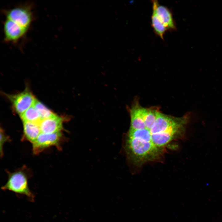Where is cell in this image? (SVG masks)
<instances>
[{"mask_svg":"<svg viewBox=\"0 0 222 222\" xmlns=\"http://www.w3.org/2000/svg\"><path fill=\"white\" fill-rule=\"evenodd\" d=\"M125 148L129 158L138 165L158 159L160 154V148L155 146L152 142L127 137Z\"/></svg>","mask_w":222,"mask_h":222,"instance_id":"6da1fadb","label":"cell"},{"mask_svg":"<svg viewBox=\"0 0 222 222\" xmlns=\"http://www.w3.org/2000/svg\"><path fill=\"white\" fill-rule=\"evenodd\" d=\"M7 172V181L2 187V189L25 195L32 201L34 200V196L28 184V179L31 175L30 170L24 166L12 172Z\"/></svg>","mask_w":222,"mask_h":222,"instance_id":"7a4b0ae2","label":"cell"},{"mask_svg":"<svg viewBox=\"0 0 222 222\" xmlns=\"http://www.w3.org/2000/svg\"><path fill=\"white\" fill-rule=\"evenodd\" d=\"M64 136L61 132L53 133H41L32 143L34 154H37L45 149L52 146L60 149Z\"/></svg>","mask_w":222,"mask_h":222,"instance_id":"3957f363","label":"cell"},{"mask_svg":"<svg viewBox=\"0 0 222 222\" xmlns=\"http://www.w3.org/2000/svg\"><path fill=\"white\" fill-rule=\"evenodd\" d=\"M187 124H182L164 132L152 134L153 143L157 147L161 148L175 139L183 138Z\"/></svg>","mask_w":222,"mask_h":222,"instance_id":"277c9868","label":"cell"},{"mask_svg":"<svg viewBox=\"0 0 222 222\" xmlns=\"http://www.w3.org/2000/svg\"><path fill=\"white\" fill-rule=\"evenodd\" d=\"M6 19L11 20L18 24L28 28L33 19L31 7L21 6L14 7L5 13Z\"/></svg>","mask_w":222,"mask_h":222,"instance_id":"5b68a950","label":"cell"},{"mask_svg":"<svg viewBox=\"0 0 222 222\" xmlns=\"http://www.w3.org/2000/svg\"><path fill=\"white\" fill-rule=\"evenodd\" d=\"M187 116L180 118H174L158 111L156 119L150 130L152 134L164 132L175 127L186 121Z\"/></svg>","mask_w":222,"mask_h":222,"instance_id":"8992f818","label":"cell"},{"mask_svg":"<svg viewBox=\"0 0 222 222\" xmlns=\"http://www.w3.org/2000/svg\"><path fill=\"white\" fill-rule=\"evenodd\" d=\"M8 97L15 111L20 115L33 105L36 100L31 92L27 90L8 96Z\"/></svg>","mask_w":222,"mask_h":222,"instance_id":"52a82bcc","label":"cell"},{"mask_svg":"<svg viewBox=\"0 0 222 222\" xmlns=\"http://www.w3.org/2000/svg\"><path fill=\"white\" fill-rule=\"evenodd\" d=\"M152 2V11L155 13L167 31L176 30V25L170 10L166 6L160 4L157 0Z\"/></svg>","mask_w":222,"mask_h":222,"instance_id":"ba28073f","label":"cell"},{"mask_svg":"<svg viewBox=\"0 0 222 222\" xmlns=\"http://www.w3.org/2000/svg\"><path fill=\"white\" fill-rule=\"evenodd\" d=\"M28 29L6 19L3 25L4 39L8 42H16L24 36Z\"/></svg>","mask_w":222,"mask_h":222,"instance_id":"9c48e42d","label":"cell"},{"mask_svg":"<svg viewBox=\"0 0 222 222\" xmlns=\"http://www.w3.org/2000/svg\"><path fill=\"white\" fill-rule=\"evenodd\" d=\"M64 121L63 118L56 115L40 121L39 124L41 132L53 133L61 132Z\"/></svg>","mask_w":222,"mask_h":222,"instance_id":"30bf717a","label":"cell"},{"mask_svg":"<svg viewBox=\"0 0 222 222\" xmlns=\"http://www.w3.org/2000/svg\"><path fill=\"white\" fill-rule=\"evenodd\" d=\"M39 123L23 122V134L22 139L32 143L41 133Z\"/></svg>","mask_w":222,"mask_h":222,"instance_id":"8fae6325","label":"cell"},{"mask_svg":"<svg viewBox=\"0 0 222 222\" xmlns=\"http://www.w3.org/2000/svg\"><path fill=\"white\" fill-rule=\"evenodd\" d=\"M131 129L141 130L146 128L141 112V107L137 105L131 108L130 111Z\"/></svg>","mask_w":222,"mask_h":222,"instance_id":"7c38bea8","label":"cell"},{"mask_svg":"<svg viewBox=\"0 0 222 222\" xmlns=\"http://www.w3.org/2000/svg\"><path fill=\"white\" fill-rule=\"evenodd\" d=\"M141 112L146 128L150 130L156 119L158 111L141 107Z\"/></svg>","mask_w":222,"mask_h":222,"instance_id":"4fadbf2b","label":"cell"},{"mask_svg":"<svg viewBox=\"0 0 222 222\" xmlns=\"http://www.w3.org/2000/svg\"><path fill=\"white\" fill-rule=\"evenodd\" d=\"M127 137L147 142H152L151 134L150 130L146 128L141 130L130 129Z\"/></svg>","mask_w":222,"mask_h":222,"instance_id":"5bb4252c","label":"cell"},{"mask_svg":"<svg viewBox=\"0 0 222 222\" xmlns=\"http://www.w3.org/2000/svg\"><path fill=\"white\" fill-rule=\"evenodd\" d=\"M20 116L23 122L39 123L41 120L38 112L33 105L29 108Z\"/></svg>","mask_w":222,"mask_h":222,"instance_id":"9a60e30c","label":"cell"},{"mask_svg":"<svg viewBox=\"0 0 222 222\" xmlns=\"http://www.w3.org/2000/svg\"><path fill=\"white\" fill-rule=\"evenodd\" d=\"M151 25L155 33L161 39L164 40V35L167 30L153 11L151 16Z\"/></svg>","mask_w":222,"mask_h":222,"instance_id":"2e32d148","label":"cell"},{"mask_svg":"<svg viewBox=\"0 0 222 222\" xmlns=\"http://www.w3.org/2000/svg\"><path fill=\"white\" fill-rule=\"evenodd\" d=\"M33 105L38 112L41 120L49 118L56 115L36 99Z\"/></svg>","mask_w":222,"mask_h":222,"instance_id":"e0dca14e","label":"cell"},{"mask_svg":"<svg viewBox=\"0 0 222 222\" xmlns=\"http://www.w3.org/2000/svg\"><path fill=\"white\" fill-rule=\"evenodd\" d=\"M10 141V138L7 135L4 130L1 128L0 130V156L2 157L3 155V146L6 142Z\"/></svg>","mask_w":222,"mask_h":222,"instance_id":"ac0fdd59","label":"cell"}]
</instances>
